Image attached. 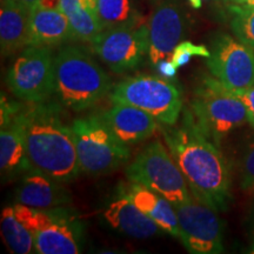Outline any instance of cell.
<instances>
[{
	"label": "cell",
	"instance_id": "ac0fdd59",
	"mask_svg": "<svg viewBox=\"0 0 254 254\" xmlns=\"http://www.w3.org/2000/svg\"><path fill=\"white\" fill-rule=\"evenodd\" d=\"M30 13L13 0H1L0 7V47L2 57L13 56L28 46Z\"/></svg>",
	"mask_w": 254,
	"mask_h": 254
},
{
	"label": "cell",
	"instance_id": "d6a6232c",
	"mask_svg": "<svg viewBox=\"0 0 254 254\" xmlns=\"http://www.w3.org/2000/svg\"><path fill=\"white\" fill-rule=\"evenodd\" d=\"M244 5H247V6H252L254 7V0H246V2Z\"/></svg>",
	"mask_w": 254,
	"mask_h": 254
},
{
	"label": "cell",
	"instance_id": "7402d4cb",
	"mask_svg": "<svg viewBox=\"0 0 254 254\" xmlns=\"http://www.w3.org/2000/svg\"><path fill=\"white\" fill-rule=\"evenodd\" d=\"M97 12L104 31L144 24V18L133 0H98Z\"/></svg>",
	"mask_w": 254,
	"mask_h": 254
},
{
	"label": "cell",
	"instance_id": "4dcf8cb0",
	"mask_svg": "<svg viewBox=\"0 0 254 254\" xmlns=\"http://www.w3.org/2000/svg\"><path fill=\"white\" fill-rule=\"evenodd\" d=\"M189 2L193 8H200L201 7L202 0H189Z\"/></svg>",
	"mask_w": 254,
	"mask_h": 254
},
{
	"label": "cell",
	"instance_id": "e0dca14e",
	"mask_svg": "<svg viewBox=\"0 0 254 254\" xmlns=\"http://www.w3.org/2000/svg\"><path fill=\"white\" fill-rule=\"evenodd\" d=\"M104 218L114 230L134 239H148L164 232L126 194L107 206L104 211Z\"/></svg>",
	"mask_w": 254,
	"mask_h": 254
},
{
	"label": "cell",
	"instance_id": "3957f363",
	"mask_svg": "<svg viewBox=\"0 0 254 254\" xmlns=\"http://www.w3.org/2000/svg\"><path fill=\"white\" fill-rule=\"evenodd\" d=\"M112 90L104 68L84 47L68 45L55 56V94L73 112L90 109Z\"/></svg>",
	"mask_w": 254,
	"mask_h": 254
},
{
	"label": "cell",
	"instance_id": "cb8c5ba5",
	"mask_svg": "<svg viewBox=\"0 0 254 254\" xmlns=\"http://www.w3.org/2000/svg\"><path fill=\"white\" fill-rule=\"evenodd\" d=\"M231 28L237 39L254 50V7L247 5H232Z\"/></svg>",
	"mask_w": 254,
	"mask_h": 254
},
{
	"label": "cell",
	"instance_id": "ffe728a7",
	"mask_svg": "<svg viewBox=\"0 0 254 254\" xmlns=\"http://www.w3.org/2000/svg\"><path fill=\"white\" fill-rule=\"evenodd\" d=\"M0 167L5 176L26 174L33 170L28 158L24 132L17 120L13 119L1 126L0 131Z\"/></svg>",
	"mask_w": 254,
	"mask_h": 254
},
{
	"label": "cell",
	"instance_id": "5b68a950",
	"mask_svg": "<svg viewBox=\"0 0 254 254\" xmlns=\"http://www.w3.org/2000/svg\"><path fill=\"white\" fill-rule=\"evenodd\" d=\"M73 138L81 172L101 176L118 170L131 158V150L114 134L101 114L72 123Z\"/></svg>",
	"mask_w": 254,
	"mask_h": 254
},
{
	"label": "cell",
	"instance_id": "7a4b0ae2",
	"mask_svg": "<svg viewBox=\"0 0 254 254\" xmlns=\"http://www.w3.org/2000/svg\"><path fill=\"white\" fill-rule=\"evenodd\" d=\"M14 119L21 126L32 167L59 183L72 182L79 166L72 125L62 117L57 103L21 105Z\"/></svg>",
	"mask_w": 254,
	"mask_h": 254
},
{
	"label": "cell",
	"instance_id": "44dd1931",
	"mask_svg": "<svg viewBox=\"0 0 254 254\" xmlns=\"http://www.w3.org/2000/svg\"><path fill=\"white\" fill-rule=\"evenodd\" d=\"M98 0H59L58 7L68 18L74 39L93 43L104 28L97 12Z\"/></svg>",
	"mask_w": 254,
	"mask_h": 254
},
{
	"label": "cell",
	"instance_id": "30bf717a",
	"mask_svg": "<svg viewBox=\"0 0 254 254\" xmlns=\"http://www.w3.org/2000/svg\"><path fill=\"white\" fill-rule=\"evenodd\" d=\"M92 51L114 73L136 68L148 53V27L106 30L91 43Z\"/></svg>",
	"mask_w": 254,
	"mask_h": 254
},
{
	"label": "cell",
	"instance_id": "603a6c76",
	"mask_svg": "<svg viewBox=\"0 0 254 254\" xmlns=\"http://www.w3.org/2000/svg\"><path fill=\"white\" fill-rule=\"evenodd\" d=\"M1 236L11 252L17 254L36 253L34 236L17 218L13 206L5 207L1 212Z\"/></svg>",
	"mask_w": 254,
	"mask_h": 254
},
{
	"label": "cell",
	"instance_id": "f546056e",
	"mask_svg": "<svg viewBox=\"0 0 254 254\" xmlns=\"http://www.w3.org/2000/svg\"><path fill=\"white\" fill-rule=\"evenodd\" d=\"M13 1L18 2L19 5L24 6V7H26L28 11H32L33 8H36L39 5H41V1H43V0H13Z\"/></svg>",
	"mask_w": 254,
	"mask_h": 254
},
{
	"label": "cell",
	"instance_id": "83f0119b",
	"mask_svg": "<svg viewBox=\"0 0 254 254\" xmlns=\"http://www.w3.org/2000/svg\"><path fill=\"white\" fill-rule=\"evenodd\" d=\"M233 92L234 94L245 104L247 109V114H249V124L254 128V86L247 88V90Z\"/></svg>",
	"mask_w": 254,
	"mask_h": 254
},
{
	"label": "cell",
	"instance_id": "f1b7e54d",
	"mask_svg": "<svg viewBox=\"0 0 254 254\" xmlns=\"http://www.w3.org/2000/svg\"><path fill=\"white\" fill-rule=\"evenodd\" d=\"M155 71H157L159 73V75H161L163 78L171 80V79L176 78L178 67L170 59H165L161 60V62L155 66Z\"/></svg>",
	"mask_w": 254,
	"mask_h": 254
},
{
	"label": "cell",
	"instance_id": "8fae6325",
	"mask_svg": "<svg viewBox=\"0 0 254 254\" xmlns=\"http://www.w3.org/2000/svg\"><path fill=\"white\" fill-rule=\"evenodd\" d=\"M180 226V240L190 253L219 254L224 252L221 222L217 212L192 200L174 205Z\"/></svg>",
	"mask_w": 254,
	"mask_h": 254
},
{
	"label": "cell",
	"instance_id": "6da1fadb",
	"mask_svg": "<svg viewBox=\"0 0 254 254\" xmlns=\"http://www.w3.org/2000/svg\"><path fill=\"white\" fill-rule=\"evenodd\" d=\"M163 135L193 198L215 212L226 211L232 201L227 161L218 145L200 131L190 110L179 126L163 127Z\"/></svg>",
	"mask_w": 254,
	"mask_h": 254
},
{
	"label": "cell",
	"instance_id": "d4e9b609",
	"mask_svg": "<svg viewBox=\"0 0 254 254\" xmlns=\"http://www.w3.org/2000/svg\"><path fill=\"white\" fill-rule=\"evenodd\" d=\"M13 208L17 218L31 231L33 236L41 227L45 226L51 219L50 209L30 207V206L19 204V202L13 206Z\"/></svg>",
	"mask_w": 254,
	"mask_h": 254
},
{
	"label": "cell",
	"instance_id": "4316f807",
	"mask_svg": "<svg viewBox=\"0 0 254 254\" xmlns=\"http://www.w3.org/2000/svg\"><path fill=\"white\" fill-rule=\"evenodd\" d=\"M241 187L254 190V141L246 147L241 161Z\"/></svg>",
	"mask_w": 254,
	"mask_h": 254
},
{
	"label": "cell",
	"instance_id": "7c38bea8",
	"mask_svg": "<svg viewBox=\"0 0 254 254\" xmlns=\"http://www.w3.org/2000/svg\"><path fill=\"white\" fill-rule=\"evenodd\" d=\"M148 53L151 67L170 59L174 49L187 33V18L177 0H160L147 21Z\"/></svg>",
	"mask_w": 254,
	"mask_h": 254
},
{
	"label": "cell",
	"instance_id": "836d02e7",
	"mask_svg": "<svg viewBox=\"0 0 254 254\" xmlns=\"http://www.w3.org/2000/svg\"><path fill=\"white\" fill-rule=\"evenodd\" d=\"M251 253L252 254H254V240H253V244H252V246H251V251H250Z\"/></svg>",
	"mask_w": 254,
	"mask_h": 254
},
{
	"label": "cell",
	"instance_id": "9c48e42d",
	"mask_svg": "<svg viewBox=\"0 0 254 254\" xmlns=\"http://www.w3.org/2000/svg\"><path fill=\"white\" fill-rule=\"evenodd\" d=\"M206 65L214 78L232 91L254 86V50L228 34L215 36Z\"/></svg>",
	"mask_w": 254,
	"mask_h": 254
},
{
	"label": "cell",
	"instance_id": "d6986e66",
	"mask_svg": "<svg viewBox=\"0 0 254 254\" xmlns=\"http://www.w3.org/2000/svg\"><path fill=\"white\" fill-rule=\"evenodd\" d=\"M126 195L141 209L144 213L163 228L164 232L180 239V226L174 205L147 187L132 183Z\"/></svg>",
	"mask_w": 254,
	"mask_h": 254
},
{
	"label": "cell",
	"instance_id": "277c9868",
	"mask_svg": "<svg viewBox=\"0 0 254 254\" xmlns=\"http://www.w3.org/2000/svg\"><path fill=\"white\" fill-rule=\"evenodd\" d=\"M189 110L200 131L217 145L232 131L249 123L245 104L217 78L201 79Z\"/></svg>",
	"mask_w": 254,
	"mask_h": 254
},
{
	"label": "cell",
	"instance_id": "1f68e13d",
	"mask_svg": "<svg viewBox=\"0 0 254 254\" xmlns=\"http://www.w3.org/2000/svg\"><path fill=\"white\" fill-rule=\"evenodd\" d=\"M227 1H230L234 5H244L246 2V0H227Z\"/></svg>",
	"mask_w": 254,
	"mask_h": 254
},
{
	"label": "cell",
	"instance_id": "8992f818",
	"mask_svg": "<svg viewBox=\"0 0 254 254\" xmlns=\"http://www.w3.org/2000/svg\"><path fill=\"white\" fill-rule=\"evenodd\" d=\"M110 98L113 104L132 105L150 113L165 126L176 125L184 106L179 88L161 75L125 78L112 87Z\"/></svg>",
	"mask_w": 254,
	"mask_h": 254
},
{
	"label": "cell",
	"instance_id": "5bb4252c",
	"mask_svg": "<svg viewBox=\"0 0 254 254\" xmlns=\"http://www.w3.org/2000/svg\"><path fill=\"white\" fill-rule=\"evenodd\" d=\"M101 116L119 140L127 146L151 138L158 129L157 119L132 105L116 103Z\"/></svg>",
	"mask_w": 254,
	"mask_h": 254
},
{
	"label": "cell",
	"instance_id": "4fadbf2b",
	"mask_svg": "<svg viewBox=\"0 0 254 254\" xmlns=\"http://www.w3.org/2000/svg\"><path fill=\"white\" fill-rule=\"evenodd\" d=\"M51 219L34 234L36 253L78 254L80 253L81 225L65 207L50 209Z\"/></svg>",
	"mask_w": 254,
	"mask_h": 254
},
{
	"label": "cell",
	"instance_id": "9a60e30c",
	"mask_svg": "<svg viewBox=\"0 0 254 254\" xmlns=\"http://www.w3.org/2000/svg\"><path fill=\"white\" fill-rule=\"evenodd\" d=\"M68 18L59 7L39 5L30 13L28 46L57 47L74 41Z\"/></svg>",
	"mask_w": 254,
	"mask_h": 254
},
{
	"label": "cell",
	"instance_id": "484cf974",
	"mask_svg": "<svg viewBox=\"0 0 254 254\" xmlns=\"http://www.w3.org/2000/svg\"><path fill=\"white\" fill-rule=\"evenodd\" d=\"M211 56V51H209L205 45H195V44L190 43V41H182L178 45L171 55L170 60L178 68L182 66L189 64L192 57H204L208 58Z\"/></svg>",
	"mask_w": 254,
	"mask_h": 254
},
{
	"label": "cell",
	"instance_id": "52a82bcc",
	"mask_svg": "<svg viewBox=\"0 0 254 254\" xmlns=\"http://www.w3.org/2000/svg\"><path fill=\"white\" fill-rule=\"evenodd\" d=\"M126 177L131 183L147 187L173 205L193 199L179 166L167 146L159 139L148 144L126 168Z\"/></svg>",
	"mask_w": 254,
	"mask_h": 254
},
{
	"label": "cell",
	"instance_id": "2e32d148",
	"mask_svg": "<svg viewBox=\"0 0 254 254\" xmlns=\"http://www.w3.org/2000/svg\"><path fill=\"white\" fill-rule=\"evenodd\" d=\"M15 200L30 207L51 209L65 207L71 201V195L59 182L33 168L18 186Z\"/></svg>",
	"mask_w": 254,
	"mask_h": 254
},
{
	"label": "cell",
	"instance_id": "ba28073f",
	"mask_svg": "<svg viewBox=\"0 0 254 254\" xmlns=\"http://www.w3.org/2000/svg\"><path fill=\"white\" fill-rule=\"evenodd\" d=\"M6 85L25 103L49 99L55 93V55L50 47H25L9 66Z\"/></svg>",
	"mask_w": 254,
	"mask_h": 254
}]
</instances>
